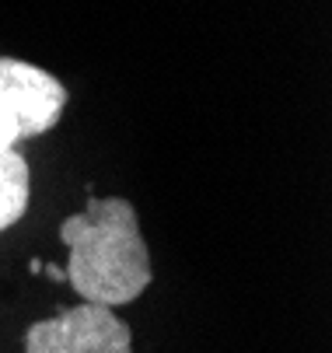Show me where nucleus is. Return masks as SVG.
I'll use <instances>...</instances> for the list:
<instances>
[{"instance_id": "f257e3e1", "label": "nucleus", "mask_w": 332, "mask_h": 353, "mask_svg": "<svg viewBox=\"0 0 332 353\" xmlns=\"http://www.w3.org/2000/svg\"><path fill=\"white\" fill-rule=\"evenodd\" d=\"M60 241L70 248L67 280L91 305L119 308L144 294L154 280L151 252L129 199H87V207L60 224Z\"/></svg>"}, {"instance_id": "f03ea898", "label": "nucleus", "mask_w": 332, "mask_h": 353, "mask_svg": "<svg viewBox=\"0 0 332 353\" xmlns=\"http://www.w3.org/2000/svg\"><path fill=\"white\" fill-rule=\"evenodd\" d=\"M25 353H133V332L105 305H74L25 332Z\"/></svg>"}, {"instance_id": "7ed1b4c3", "label": "nucleus", "mask_w": 332, "mask_h": 353, "mask_svg": "<svg viewBox=\"0 0 332 353\" xmlns=\"http://www.w3.org/2000/svg\"><path fill=\"white\" fill-rule=\"evenodd\" d=\"M0 98L18 123V137L28 140L60 123V112L67 105V88L42 67H32L14 57H0Z\"/></svg>"}, {"instance_id": "20e7f679", "label": "nucleus", "mask_w": 332, "mask_h": 353, "mask_svg": "<svg viewBox=\"0 0 332 353\" xmlns=\"http://www.w3.org/2000/svg\"><path fill=\"white\" fill-rule=\"evenodd\" d=\"M32 172L14 147H0V231L14 228L28 210Z\"/></svg>"}, {"instance_id": "39448f33", "label": "nucleus", "mask_w": 332, "mask_h": 353, "mask_svg": "<svg viewBox=\"0 0 332 353\" xmlns=\"http://www.w3.org/2000/svg\"><path fill=\"white\" fill-rule=\"evenodd\" d=\"M21 137H18V123H14V116L8 112V105H4V98H0V147H14Z\"/></svg>"}, {"instance_id": "423d86ee", "label": "nucleus", "mask_w": 332, "mask_h": 353, "mask_svg": "<svg viewBox=\"0 0 332 353\" xmlns=\"http://www.w3.org/2000/svg\"><path fill=\"white\" fill-rule=\"evenodd\" d=\"M45 273H50V276H53V280H67V273H63V270H60V266H50V270H45Z\"/></svg>"}]
</instances>
